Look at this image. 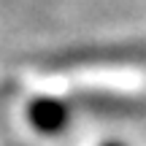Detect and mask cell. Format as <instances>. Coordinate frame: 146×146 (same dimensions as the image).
<instances>
[{
  "mask_svg": "<svg viewBox=\"0 0 146 146\" xmlns=\"http://www.w3.org/2000/svg\"><path fill=\"white\" fill-rule=\"evenodd\" d=\"M30 122L38 133L54 135V133L65 130V125H68V108L54 98H41L30 106Z\"/></svg>",
  "mask_w": 146,
  "mask_h": 146,
  "instance_id": "obj_1",
  "label": "cell"
},
{
  "mask_svg": "<svg viewBox=\"0 0 146 146\" xmlns=\"http://www.w3.org/2000/svg\"><path fill=\"white\" fill-rule=\"evenodd\" d=\"M103 146H119V143H103Z\"/></svg>",
  "mask_w": 146,
  "mask_h": 146,
  "instance_id": "obj_2",
  "label": "cell"
}]
</instances>
